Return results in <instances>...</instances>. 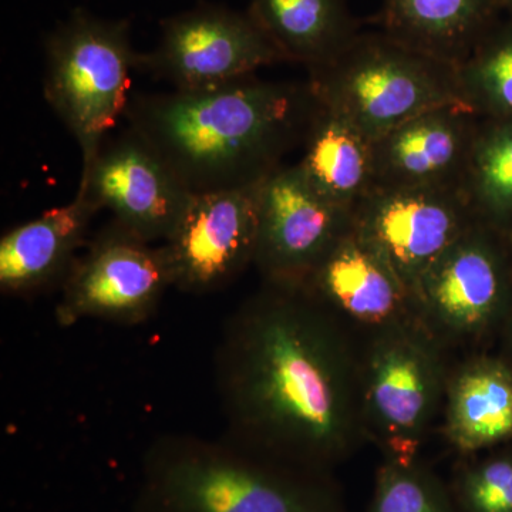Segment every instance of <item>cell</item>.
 Segmentation results:
<instances>
[{"label": "cell", "mask_w": 512, "mask_h": 512, "mask_svg": "<svg viewBox=\"0 0 512 512\" xmlns=\"http://www.w3.org/2000/svg\"><path fill=\"white\" fill-rule=\"evenodd\" d=\"M346 330L302 285L265 282L242 303L215 355L229 439L293 466L348 453L367 429Z\"/></svg>", "instance_id": "1"}, {"label": "cell", "mask_w": 512, "mask_h": 512, "mask_svg": "<svg viewBox=\"0 0 512 512\" xmlns=\"http://www.w3.org/2000/svg\"><path fill=\"white\" fill-rule=\"evenodd\" d=\"M319 109L311 83L244 79L198 92L136 94L126 117L191 194L261 184L302 147Z\"/></svg>", "instance_id": "2"}, {"label": "cell", "mask_w": 512, "mask_h": 512, "mask_svg": "<svg viewBox=\"0 0 512 512\" xmlns=\"http://www.w3.org/2000/svg\"><path fill=\"white\" fill-rule=\"evenodd\" d=\"M285 464L229 437H163L144 458L137 512H330Z\"/></svg>", "instance_id": "3"}, {"label": "cell", "mask_w": 512, "mask_h": 512, "mask_svg": "<svg viewBox=\"0 0 512 512\" xmlns=\"http://www.w3.org/2000/svg\"><path fill=\"white\" fill-rule=\"evenodd\" d=\"M309 73L319 103L370 141L424 111L464 103L457 66L383 32L359 33L338 56Z\"/></svg>", "instance_id": "4"}, {"label": "cell", "mask_w": 512, "mask_h": 512, "mask_svg": "<svg viewBox=\"0 0 512 512\" xmlns=\"http://www.w3.org/2000/svg\"><path fill=\"white\" fill-rule=\"evenodd\" d=\"M45 53V99L79 144L86 167L130 101V73L140 55L130 23L76 9L49 33Z\"/></svg>", "instance_id": "5"}, {"label": "cell", "mask_w": 512, "mask_h": 512, "mask_svg": "<svg viewBox=\"0 0 512 512\" xmlns=\"http://www.w3.org/2000/svg\"><path fill=\"white\" fill-rule=\"evenodd\" d=\"M360 360L367 431L382 437L399 463L419 447L444 387L439 340L420 322L373 335Z\"/></svg>", "instance_id": "6"}, {"label": "cell", "mask_w": 512, "mask_h": 512, "mask_svg": "<svg viewBox=\"0 0 512 512\" xmlns=\"http://www.w3.org/2000/svg\"><path fill=\"white\" fill-rule=\"evenodd\" d=\"M286 59L248 10L200 5L161 22L156 49L138 55L137 69L198 92L254 76Z\"/></svg>", "instance_id": "7"}, {"label": "cell", "mask_w": 512, "mask_h": 512, "mask_svg": "<svg viewBox=\"0 0 512 512\" xmlns=\"http://www.w3.org/2000/svg\"><path fill=\"white\" fill-rule=\"evenodd\" d=\"M512 238L474 221L421 278L417 318L434 339L473 338L512 301Z\"/></svg>", "instance_id": "8"}, {"label": "cell", "mask_w": 512, "mask_h": 512, "mask_svg": "<svg viewBox=\"0 0 512 512\" xmlns=\"http://www.w3.org/2000/svg\"><path fill=\"white\" fill-rule=\"evenodd\" d=\"M168 288L163 247L111 221L64 278L56 320L60 326L84 319L138 325L154 315Z\"/></svg>", "instance_id": "9"}, {"label": "cell", "mask_w": 512, "mask_h": 512, "mask_svg": "<svg viewBox=\"0 0 512 512\" xmlns=\"http://www.w3.org/2000/svg\"><path fill=\"white\" fill-rule=\"evenodd\" d=\"M77 192L150 244L171 237L194 195L130 126L101 143Z\"/></svg>", "instance_id": "10"}, {"label": "cell", "mask_w": 512, "mask_h": 512, "mask_svg": "<svg viewBox=\"0 0 512 512\" xmlns=\"http://www.w3.org/2000/svg\"><path fill=\"white\" fill-rule=\"evenodd\" d=\"M261 184L192 195L161 245L173 288L197 295L218 291L254 264Z\"/></svg>", "instance_id": "11"}, {"label": "cell", "mask_w": 512, "mask_h": 512, "mask_svg": "<svg viewBox=\"0 0 512 512\" xmlns=\"http://www.w3.org/2000/svg\"><path fill=\"white\" fill-rule=\"evenodd\" d=\"M474 220L461 190L375 188L353 224L389 262L416 299L417 286Z\"/></svg>", "instance_id": "12"}, {"label": "cell", "mask_w": 512, "mask_h": 512, "mask_svg": "<svg viewBox=\"0 0 512 512\" xmlns=\"http://www.w3.org/2000/svg\"><path fill=\"white\" fill-rule=\"evenodd\" d=\"M353 224V212L320 197L298 163L259 187L254 265L265 282L301 285Z\"/></svg>", "instance_id": "13"}, {"label": "cell", "mask_w": 512, "mask_h": 512, "mask_svg": "<svg viewBox=\"0 0 512 512\" xmlns=\"http://www.w3.org/2000/svg\"><path fill=\"white\" fill-rule=\"evenodd\" d=\"M343 323L373 330L419 322L414 295L352 224L301 284Z\"/></svg>", "instance_id": "14"}, {"label": "cell", "mask_w": 512, "mask_h": 512, "mask_svg": "<svg viewBox=\"0 0 512 512\" xmlns=\"http://www.w3.org/2000/svg\"><path fill=\"white\" fill-rule=\"evenodd\" d=\"M480 119L466 103L444 104L377 138L375 188L461 190Z\"/></svg>", "instance_id": "15"}, {"label": "cell", "mask_w": 512, "mask_h": 512, "mask_svg": "<svg viewBox=\"0 0 512 512\" xmlns=\"http://www.w3.org/2000/svg\"><path fill=\"white\" fill-rule=\"evenodd\" d=\"M99 208L77 192L72 202L43 212L0 239V289L29 296L64 281Z\"/></svg>", "instance_id": "16"}, {"label": "cell", "mask_w": 512, "mask_h": 512, "mask_svg": "<svg viewBox=\"0 0 512 512\" xmlns=\"http://www.w3.org/2000/svg\"><path fill=\"white\" fill-rule=\"evenodd\" d=\"M501 0H383L382 32L460 66L500 19Z\"/></svg>", "instance_id": "17"}, {"label": "cell", "mask_w": 512, "mask_h": 512, "mask_svg": "<svg viewBox=\"0 0 512 512\" xmlns=\"http://www.w3.org/2000/svg\"><path fill=\"white\" fill-rule=\"evenodd\" d=\"M298 165L320 197L355 211L375 190L373 141L319 103Z\"/></svg>", "instance_id": "18"}, {"label": "cell", "mask_w": 512, "mask_h": 512, "mask_svg": "<svg viewBox=\"0 0 512 512\" xmlns=\"http://www.w3.org/2000/svg\"><path fill=\"white\" fill-rule=\"evenodd\" d=\"M248 12L286 62L329 63L359 35L348 0H251Z\"/></svg>", "instance_id": "19"}, {"label": "cell", "mask_w": 512, "mask_h": 512, "mask_svg": "<svg viewBox=\"0 0 512 512\" xmlns=\"http://www.w3.org/2000/svg\"><path fill=\"white\" fill-rule=\"evenodd\" d=\"M447 434L461 451H476L512 437V372L481 359L448 384Z\"/></svg>", "instance_id": "20"}, {"label": "cell", "mask_w": 512, "mask_h": 512, "mask_svg": "<svg viewBox=\"0 0 512 512\" xmlns=\"http://www.w3.org/2000/svg\"><path fill=\"white\" fill-rule=\"evenodd\" d=\"M461 192L474 220L512 238V119L481 116Z\"/></svg>", "instance_id": "21"}, {"label": "cell", "mask_w": 512, "mask_h": 512, "mask_svg": "<svg viewBox=\"0 0 512 512\" xmlns=\"http://www.w3.org/2000/svg\"><path fill=\"white\" fill-rule=\"evenodd\" d=\"M457 72L470 109L491 119H512V19H498Z\"/></svg>", "instance_id": "22"}, {"label": "cell", "mask_w": 512, "mask_h": 512, "mask_svg": "<svg viewBox=\"0 0 512 512\" xmlns=\"http://www.w3.org/2000/svg\"><path fill=\"white\" fill-rule=\"evenodd\" d=\"M373 512H450L429 481L394 461L380 473Z\"/></svg>", "instance_id": "23"}, {"label": "cell", "mask_w": 512, "mask_h": 512, "mask_svg": "<svg viewBox=\"0 0 512 512\" xmlns=\"http://www.w3.org/2000/svg\"><path fill=\"white\" fill-rule=\"evenodd\" d=\"M464 495L474 512H512V460L488 461L467 477Z\"/></svg>", "instance_id": "24"}, {"label": "cell", "mask_w": 512, "mask_h": 512, "mask_svg": "<svg viewBox=\"0 0 512 512\" xmlns=\"http://www.w3.org/2000/svg\"><path fill=\"white\" fill-rule=\"evenodd\" d=\"M501 8L507 13L508 18L512 19V0H501Z\"/></svg>", "instance_id": "25"}]
</instances>
